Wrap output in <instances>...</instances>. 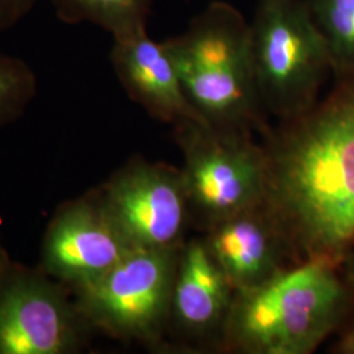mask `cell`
Listing matches in <instances>:
<instances>
[{
    "mask_svg": "<svg viewBox=\"0 0 354 354\" xmlns=\"http://www.w3.org/2000/svg\"><path fill=\"white\" fill-rule=\"evenodd\" d=\"M266 206L294 260L342 266L354 248V74L268 136Z\"/></svg>",
    "mask_w": 354,
    "mask_h": 354,
    "instance_id": "obj_1",
    "label": "cell"
},
{
    "mask_svg": "<svg viewBox=\"0 0 354 354\" xmlns=\"http://www.w3.org/2000/svg\"><path fill=\"white\" fill-rule=\"evenodd\" d=\"M339 266L307 260L251 290L235 292L221 337L244 354H310L339 327L351 285Z\"/></svg>",
    "mask_w": 354,
    "mask_h": 354,
    "instance_id": "obj_2",
    "label": "cell"
},
{
    "mask_svg": "<svg viewBox=\"0 0 354 354\" xmlns=\"http://www.w3.org/2000/svg\"><path fill=\"white\" fill-rule=\"evenodd\" d=\"M183 89L207 125L264 130L253 77L250 23L234 6L214 1L188 29L163 41Z\"/></svg>",
    "mask_w": 354,
    "mask_h": 354,
    "instance_id": "obj_3",
    "label": "cell"
},
{
    "mask_svg": "<svg viewBox=\"0 0 354 354\" xmlns=\"http://www.w3.org/2000/svg\"><path fill=\"white\" fill-rule=\"evenodd\" d=\"M250 54L261 106L281 121L310 111L332 73L307 0H259L250 23Z\"/></svg>",
    "mask_w": 354,
    "mask_h": 354,
    "instance_id": "obj_4",
    "label": "cell"
},
{
    "mask_svg": "<svg viewBox=\"0 0 354 354\" xmlns=\"http://www.w3.org/2000/svg\"><path fill=\"white\" fill-rule=\"evenodd\" d=\"M190 213L206 227L266 203L268 162L251 133L185 121L175 125Z\"/></svg>",
    "mask_w": 354,
    "mask_h": 354,
    "instance_id": "obj_5",
    "label": "cell"
},
{
    "mask_svg": "<svg viewBox=\"0 0 354 354\" xmlns=\"http://www.w3.org/2000/svg\"><path fill=\"white\" fill-rule=\"evenodd\" d=\"M180 247H134L102 279L75 292L92 329L124 342L159 344L169 323Z\"/></svg>",
    "mask_w": 354,
    "mask_h": 354,
    "instance_id": "obj_6",
    "label": "cell"
},
{
    "mask_svg": "<svg viewBox=\"0 0 354 354\" xmlns=\"http://www.w3.org/2000/svg\"><path fill=\"white\" fill-rule=\"evenodd\" d=\"M91 330L74 292L39 266L0 270V354L77 353Z\"/></svg>",
    "mask_w": 354,
    "mask_h": 354,
    "instance_id": "obj_7",
    "label": "cell"
},
{
    "mask_svg": "<svg viewBox=\"0 0 354 354\" xmlns=\"http://www.w3.org/2000/svg\"><path fill=\"white\" fill-rule=\"evenodd\" d=\"M115 225L134 247H180L190 214L181 169L130 160L99 188Z\"/></svg>",
    "mask_w": 354,
    "mask_h": 354,
    "instance_id": "obj_8",
    "label": "cell"
},
{
    "mask_svg": "<svg viewBox=\"0 0 354 354\" xmlns=\"http://www.w3.org/2000/svg\"><path fill=\"white\" fill-rule=\"evenodd\" d=\"M133 248L99 189L92 190L55 210L42 239L39 268L75 294L102 279Z\"/></svg>",
    "mask_w": 354,
    "mask_h": 354,
    "instance_id": "obj_9",
    "label": "cell"
},
{
    "mask_svg": "<svg viewBox=\"0 0 354 354\" xmlns=\"http://www.w3.org/2000/svg\"><path fill=\"white\" fill-rule=\"evenodd\" d=\"M203 241L235 292L266 283L290 268L288 260L294 259L266 203L216 221L207 226Z\"/></svg>",
    "mask_w": 354,
    "mask_h": 354,
    "instance_id": "obj_10",
    "label": "cell"
},
{
    "mask_svg": "<svg viewBox=\"0 0 354 354\" xmlns=\"http://www.w3.org/2000/svg\"><path fill=\"white\" fill-rule=\"evenodd\" d=\"M111 62L129 97L152 118L174 127L206 124L188 100L163 42L153 41L147 29L114 37Z\"/></svg>",
    "mask_w": 354,
    "mask_h": 354,
    "instance_id": "obj_11",
    "label": "cell"
},
{
    "mask_svg": "<svg viewBox=\"0 0 354 354\" xmlns=\"http://www.w3.org/2000/svg\"><path fill=\"white\" fill-rule=\"evenodd\" d=\"M235 297L203 239L183 243L177 256L169 322L192 337L222 333Z\"/></svg>",
    "mask_w": 354,
    "mask_h": 354,
    "instance_id": "obj_12",
    "label": "cell"
},
{
    "mask_svg": "<svg viewBox=\"0 0 354 354\" xmlns=\"http://www.w3.org/2000/svg\"><path fill=\"white\" fill-rule=\"evenodd\" d=\"M153 0H50L64 24L91 23L114 37L146 29Z\"/></svg>",
    "mask_w": 354,
    "mask_h": 354,
    "instance_id": "obj_13",
    "label": "cell"
},
{
    "mask_svg": "<svg viewBox=\"0 0 354 354\" xmlns=\"http://www.w3.org/2000/svg\"><path fill=\"white\" fill-rule=\"evenodd\" d=\"M336 79L354 74V0H307Z\"/></svg>",
    "mask_w": 354,
    "mask_h": 354,
    "instance_id": "obj_14",
    "label": "cell"
},
{
    "mask_svg": "<svg viewBox=\"0 0 354 354\" xmlns=\"http://www.w3.org/2000/svg\"><path fill=\"white\" fill-rule=\"evenodd\" d=\"M37 93V77L24 59L0 51V129L23 117Z\"/></svg>",
    "mask_w": 354,
    "mask_h": 354,
    "instance_id": "obj_15",
    "label": "cell"
},
{
    "mask_svg": "<svg viewBox=\"0 0 354 354\" xmlns=\"http://www.w3.org/2000/svg\"><path fill=\"white\" fill-rule=\"evenodd\" d=\"M39 0H0V33L17 26Z\"/></svg>",
    "mask_w": 354,
    "mask_h": 354,
    "instance_id": "obj_16",
    "label": "cell"
},
{
    "mask_svg": "<svg viewBox=\"0 0 354 354\" xmlns=\"http://www.w3.org/2000/svg\"><path fill=\"white\" fill-rule=\"evenodd\" d=\"M336 353L354 354V326L342 337V340L335 348Z\"/></svg>",
    "mask_w": 354,
    "mask_h": 354,
    "instance_id": "obj_17",
    "label": "cell"
},
{
    "mask_svg": "<svg viewBox=\"0 0 354 354\" xmlns=\"http://www.w3.org/2000/svg\"><path fill=\"white\" fill-rule=\"evenodd\" d=\"M342 266H345V269H346V281L349 282V285L352 288H354V248L346 256Z\"/></svg>",
    "mask_w": 354,
    "mask_h": 354,
    "instance_id": "obj_18",
    "label": "cell"
},
{
    "mask_svg": "<svg viewBox=\"0 0 354 354\" xmlns=\"http://www.w3.org/2000/svg\"><path fill=\"white\" fill-rule=\"evenodd\" d=\"M10 260H11V259H10L7 251L4 250L3 244H1V239H0V270L10 263Z\"/></svg>",
    "mask_w": 354,
    "mask_h": 354,
    "instance_id": "obj_19",
    "label": "cell"
}]
</instances>
